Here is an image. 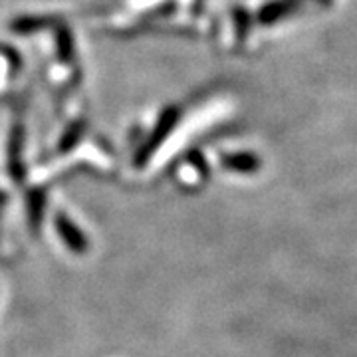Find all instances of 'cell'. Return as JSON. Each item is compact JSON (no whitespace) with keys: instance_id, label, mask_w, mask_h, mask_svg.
Listing matches in <instances>:
<instances>
[{"instance_id":"cell-1","label":"cell","mask_w":357,"mask_h":357,"mask_svg":"<svg viewBox=\"0 0 357 357\" xmlns=\"http://www.w3.org/2000/svg\"><path fill=\"white\" fill-rule=\"evenodd\" d=\"M300 0H274V2H268L266 6H262V10L258 13V20L262 24H272L276 20L284 18L286 14H290L298 6Z\"/></svg>"},{"instance_id":"cell-2","label":"cell","mask_w":357,"mask_h":357,"mask_svg":"<svg viewBox=\"0 0 357 357\" xmlns=\"http://www.w3.org/2000/svg\"><path fill=\"white\" fill-rule=\"evenodd\" d=\"M225 161L229 167L241 169V171H252L258 167V159L255 155H232V157H227Z\"/></svg>"},{"instance_id":"cell-3","label":"cell","mask_w":357,"mask_h":357,"mask_svg":"<svg viewBox=\"0 0 357 357\" xmlns=\"http://www.w3.org/2000/svg\"><path fill=\"white\" fill-rule=\"evenodd\" d=\"M236 24H238V32L241 34H246V26H248V14L241 10V13H236Z\"/></svg>"}]
</instances>
